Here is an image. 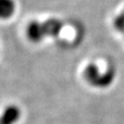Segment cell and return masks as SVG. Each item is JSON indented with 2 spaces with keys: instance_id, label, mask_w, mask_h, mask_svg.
<instances>
[{
  "instance_id": "obj_1",
  "label": "cell",
  "mask_w": 124,
  "mask_h": 124,
  "mask_svg": "<svg viewBox=\"0 0 124 124\" xmlns=\"http://www.w3.org/2000/svg\"><path fill=\"white\" fill-rule=\"evenodd\" d=\"M85 78L89 84L96 87L105 88L112 84L115 78V70L108 68L105 73H100L99 68L94 63H90L85 69Z\"/></svg>"
},
{
  "instance_id": "obj_2",
  "label": "cell",
  "mask_w": 124,
  "mask_h": 124,
  "mask_svg": "<svg viewBox=\"0 0 124 124\" xmlns=\"http://www.w3.org/2000/svg\"><path fill=\"white\" fill-rule=\"evenodd\" d=\"M27 36L29 40L34 43L42 41L46 37L43 22H39L37 20L31 21L27 28Z\"/></svg>"
},
{
  "instance_id": "obj_3",
  "label": "cell",
  "mask_w": 124,
  "mask_h": 124,
  "mask_svg": "<svg viewBox=\"0 0 124 124\" xmlns=\"http://www.w3.org/2000/svg\"><path fill=\"white\" fill-rule=\"evenodd\" d=\"M20 109L15 105H9L0 116V124H15L20 118Z\"/></svg>"
},
{
  "instance_id": "obj_4",
  "label": "cell",
  "mask_w": 124,
  "mask_h": 124,
  "mask_svg": "<svg viewBox=\"0 0 124 124\" xmlns=\"http://www.w3.org/2000/svg\"><path fill=\"white\" fill-rule=\"evenodd\" d=\"M17 4L15 0H0V19L7 20L16 13Z\"/></svg>"
},
{
  "instance_id": "obj_5",
  "label": "cell",
  "mask_w": 124,
  "mask_h": 124,
  "mask_svg": "<svg viewBox=\"0 0 124 124\" xmlns=\"http://www.w3.org/2000/svg\"><path fill=\"white\" fill-rule=\"evenodd\" d=\"M46 37H56L62 28V23L57 18H52L43 22Z\"/></svg>"
},
{
  "instance_id": "obj_6",
  "label": "cell",
  "mask_w": 124,
  "mask_h": 124,
  "mask_svg": "<svg viewBox=\"0 0 124 124\" xmlns=\"http://www.w3.org/2000/svg\"><path fill=\"white\" fill-rule=\"evenodd\" d=\"M115 28L120 32L124 31V14H121L119 17H117L114 21Z\"/></svg>"
}]
</instances>
